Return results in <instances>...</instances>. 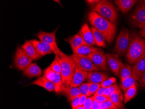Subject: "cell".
Wrapping results in <instances>:
<instances>
[{
  "mask_svg": "<svg viewBox=\"0 0 145 109\" xmlns=\"http://www.w3.org/2000/svg\"><path fill=\"white\" fill-rule=\"evenodd\" d=\"M93 99L97 101L99 103L102 104L104 103L105 101H106L107 100H109V97H107L105 95H93Z\"/></svg>",
  "mask_w": 145,
  "mask_h": 109,
  "instance_id": "36",
  "label": "cell"
},
{
  "mask_svg": "<svg viewBox=\"0 0 145 109\" xmlns=\"http://www.w3.org/2000/svg\"><path fill=\"white\" fill-rule=\"evenodd\" d=\"M30 41L41 56H44L54 52L51 47L47 43L36 40H32Z\"/></svg>",
  "mask_w": 145,
  "mask_h": 109,
  "instance_id": "16",
  "label": "cell"
},
{
  "mask_svg": "<svg viewBox=\"0 0 145 109\" xmlns=\"http://www.w3.org/2000/svg\"><path fill=\"white\" fill-rule=\"evenodd\" d=\"M106 88L104 87H101V88L99 89L98 90H97L96 93L94 94V95H101V96H102V95H104V93H105V91L106 90Z\"/></svg>",
  "mask_w": 145,
  "mask_h": 109,
  "instance_id": "41",
  "label": "cell"
},
{
  "mask_svg": "<svg viewBox=\"0 0 145 109\" xmlns=\"http://www.w3.org/2000/svg\"><path fill=\"white\" fill-rule=\"evenodd\" d=\"M31 84L42 87L49 92L52 91L55 89L54 84L43 77L37 78L35 80L32 82Z\"/></svg>",
  "mask_w": 145,
  "mask_h": 109,
  "instance_id": "21",
  "label": "cell"
},
{
  "mask_svg": "<svg viewBox=\"0 0 145 109\" xmlns=\"http://www.w3.org/2000/svg\"><path fill=\"white\" fill-rule=\"evenodd\" d=\"M92 11L97 12L103 18L116 24L118 19V15L115 7L109 1H100L92 9Z\"/></svg>",
  "mask_w": 145,
  "mask_h": 109,
  "instance_id": "4",
  "label": "cell"
},
{
  "mask_svg": "<svg viewBox=\"0 0 145 109\" xmlns=\"http://www.w3.org/2000/svg\"><path fill=\"white\" fill-rule=\"evenodd\" d=\"M23 73L27 77L33 78L41 76L42 71L36 64L31 63L24 70Z\"/></svg>",
  "mask_w": 145,
  "mask_h": 109,
  "instance_id": "20",
  "label": "cell"
},
{
  "mask_svg": "<svg viewBox=\"0 0 145 109\" xmlns=\"http://www.w3.org/2000/svg\"><path fill=\"white\" fill-rule=\"evenodd\" d=\"M140 35L142 37L145 38V25H144L141 28L140 30Z\"/></svg>",
  "mask_w": 145,
  "mask_h": 109,
  "instance_id": "44",
  "label": "cell"
},
{
  "mask_svg": "<svg viewBox=\"0 0 145 109\" xmlns=\"http://www.w3.org/2000/svg\"><path fill=\"white\" fill-rule=\"evenodd\" d=\"M137 91V83L124 92V103L126 104L136 96Z\"/></svg>",
  "mask_w": 145,
  "mask_h": 109,
  "instance_id": "28",
  "label": "cell"
},
{
  "mask_svg": "<svg viewBox=\"0 0 145 109\" xmlns=\"http://www.w3.org/2000/svg\"><path fill=\"white\" fill-rule=\"evenodd\" d=\"M100 0H87L86 2L91 6V7L93 8L99 2H100Z\"/></svg>",
  "mask_w": 145,
  "mask_h": 109,
  "instance_id": "43",
  "label": "cell"
},
{
  "mask_svg": "<svg viewBox=\"0 0 145 109\" xmlns=\"http://www.w3.org/2000/svg\"><path fill=\"white\" fill-rule=\"evenodd\" d=\"M108 65L115 76H118L120 68L122 63L119 55L116 53H107L106 54Z\"/></svg>",
  "mask_w": 145,
  "mask_h": 109,
  "instance_id": "12",
  "label": "cell"
},
{
  "mask_svg": "<svg viewBox=\"0 0 145 109\" xmlns=\"http://www.w3.org/2000/svg\"><path fill=\"white\" fill-rule=\"evenodd\" d=\"M22 47L33 60L38 59L42 57L30 41H25L24 44L22 45Z\"/></svg>",
  "mask_w": 145,
  "mask_h": 109,
  "instance_id": "17",
  "label": "cell"
},
{
  "mask_svg": "<svg viewBox=\"0 0 145 109\" xmlns=\"http://www.w3.org/2000/svg\"><path fill=\"white\" fill-rule=\"evenodd\" d=\"M43 77L54 84L55 87V91L57 92H62L66 87L63 83L61 74L52 71L49 66L44 71Z\"/></svg>",
  "mask_w": 145,
  "mask_h": 109,
  "instance_id": "10",
  "label": "cell"
},
{
  "mask_svg": "<svg viewBox=\"0 0 145 109\" xmlns=\"http://www.w3.org/2000/svg\"><path fill=\"white\" fill-rule=\"evenodd\" d=\"M143 2H144V3H145V1H143Z\"/></svg>",
  "mask_w": 145,
  "mask_h": 109,
  "instance_id": "46",
  "label": "cell"
},
{
  "mask_svg": "<svg viewBox=\"0 0 145 109\" xmlns=\"http://www.w3.org/2000/svg\"><path fill=\"white\" fill-rule=\"evenodd\" d=\"M115 4L119 8L123 14H126L138 2L135 0H115Z\"/></svg>",
  "mask_w": 145,
  "mask_h": 109,
  "instance_id": "19",
  "label": "cell"
},
{
  "mask_svg": "<svg viewBox=\"0 0 145 109\" xmlns=\"http://www.w3.org/2000/svg\"><path fill=\"white\" fill-rule=\"evenodd\" d=\"M120 89L119 87L118 86V85L116 83H115L114 85L106 88V90H105L104 95L107 96V97H109L110 95L112 93L114 92L115 91H117V90H120Z\"/></svg>",
  "mask_w": 145,
  "mask_h": 109,
  "instance_id": "31",
  "label": "cell"
},
{
  "mask_svg": "<svg viewBox=\"0 0 145 109\" xmlns=\"http://www.w3.org/2000/svg\"><path fill=\"white\" fill-rule=\"evenodd\" d=\"M66 40L69 42L72 49V52L81 46L85 45L83 38L79 33L72 36L70 37Z\"/></svg>",
  "mask_w": 145,
  "mask_h": 109,
  "instance_id": "22",
  "label": "cell"
},
{
  "mask_svg": "<svg viewBox=\"0 0 145 109\" xmlns=\"http://www.w3.org/2000/svg\"><path fill=\"white\" fill-rule=\"evenodd\" d=\"M78 33L83 38L85 45L92 46L96 45L93 34L88 24H84Z\"/></svg>",
  "mask_w": 145,
  "mask_h": 109,
  "instance_id": "13",
  "label": "cell"
},
{
  "mask_svg": "<svg viewBox=\"0 0 145 109\" xmlns=\"http://www.w3.org/2000/svg\"><path fill=\"white\" fill-rule=\"evenodd\" d=\"M88 97L87 95H82V94L80 95V100H79V106H83L84 105V104L86 100H87Z\"/></svg>",
  "mask_w": 145,
  "mask_h": 109,
  "instance_id": "40",
  "label": "cell"
},
{
  "mask_svg": "<svg viewBox=\"0 0 145 109\" xmlns=\"http://www.w3.org/2000/svg\"></svg>",
  "mask_w": 145,
  "mask_h": 109,
  "instance_id": "47",
  "label": "cell"
},
{
  "mask_svg": "<svg viewBox=\"0 0 145 109\" xmlns=\"http://www.w3.org/2000/svg\"><path fill=\"white\" fill-rule=\"evenodd\" d=\"M137 83V80L133 76L128 78L121 80L120 88L123 91H125L127 89L135 85Z\"/></svg>",
  "mask_w": 145,
  "mask_h": 109,
  "instance_id": "29",
  "label": "cell"
},
{
  "mask_svg": "<svg viewBox=\"0 0 145 109\" xmlns=\"http://www.w3.org/2000/svg\"><path fill=\"white\" fill-rule=\"evenodd\" d=\"M86 56L96 67L101 70H109L107 57L103 51L96 52Z\"/></svg>",
  "mask_w": 145,
  "mask_h": 109,
  "instance_id": "11",
  "label": "cell"
},
{
  "mask_svg": "<svg viewBox=\"0 0 145 109\" xmlns=\"http://www.w3.org/2000/svg\"><path fill=\"white\" fill-rule=\"evenodd\" d=\"M62 93L65 94L70 101H71L76 96L81 95L78 87H66L62 92Z\"/></svg>",
  "mask_w": 145,
  "mask_h": 109,
  "instance_id": "25",
  "label": "cell"
},
{
  "mask_svg": "<svg viewBox=\"0 0 145 109\" xmlns=\"http://www.w3.org/2000/svg\"><path fill=\"white\" fill-rule=\"evenodd\" d=\"M109 78L106 73L98 71H93L88 73L86 80L87 83L101 84L104 80Z\"/></svg>",
  "mask_w": 145,
  "mask_h": 109,
  "instance_id": "14",
  "label": "cell"
},
{
  "mask_svg": "<svg viewBox=\"0 0 145 109\" xmlns=\"http://www.w3.org/2000/svg\"><path fill=\"white\" fill-rule=\"evenodd\" d=\"M91 31L93 34L94 40L96 45L98 46L106 47V44L105 42V39L103 35L99 31L95 29L93 27L90 28Z\"/></svg>",
  "mask_w": 145,
  "mask_h": 109,
  "instance_id": "27",
  "label": "cell"
},
{
  "mask_svg": "<svg viewBox=\"0 0 145 109\" xmlns=\"http://www.w3.org/2000/svg\"><path fill=\"white\" fill-rule=\"evenodd\" d=\"M89 86V83H83L79 86V88L80 94L87 96L88 93Z\"/></svg>",
  "mask_w": 145,
  "mask_h": 109,
  "instance_id": "35",
  "label": "cell"
},
{
  "mask_svg": "<svg viewBox=\"0 0 145 109\" xmlns=\"http://www.w3.org/2000/svg\"><path fill=\"white\" fill-rule=\"evenodd\" d=\"M72 56L74 60L76 66L83 71L88 73L101 70L95 66L86 56L78 54H73Z\"/></svg>",
  "mask_w": 145,
  "mask_h": 109,
  "instance_id": "9",
  "label": "cell"
},
{
  "mask_svg": "<svg viewBox=\"0 0 145 109\" xmlns=\"http://www.w3.org/2000/svg\"><path fill=\"white\" fill-rule=\"evenodd\" d=\"M126 56L128 62L134 65L145 58V40L139 34L133 32L129 36Z\"/></svg>",
  "mask_w": 145,
  "mask_h": 109,
  "instance_id": "2",
  "label": "cell"
},
{
  "mask_svg": "<svg viewBox=\"0 0 145 109\" xmlns=\"http://www.w3.org/2000/svg\"><path fill=\"white\" fill-rule=\"evenodd\" d=\"M130 23L133 26L141 28L145 25V3L140 1L131 15Z\"/></svg>",
  "mask_w": 145,
  "mask_h": 109,
  "instance_id": "6",
  "label": "cell"
},
{
  "mask_svg": "<svg viewBox=\"0 0 145 109\" xmlns=\"http://www.w3.org/2000/svg\"><path fill=\"white\" fill-rule=\"evenodd\" d=\"M137 81L142 87L145 88V71L140 75Z\"/></svg>",
  "mask_w": 145,
  "mask_h": 109,
  "instance_id": "39",
  "label": "cell"
},
{
  "mask_svg": "<svg viewBox=\"0 0 145 109\" xmlns=\"http://www.w3.org/2000/svg\"><path fill=\"white\" fill-rule=\"evenodd\" d=\"M101 104L99 103L98 102L93 99L92 109H101Z\"/></svg>",
  "mask_w": 145,
  "mask_h": 109,
  "instance_id": "42",
  "label": "cell"
},
{
  "mask_svg": "<svg viewBox=\"0 0 145 109\" xmlns=\"http://www.w3.org/2000/svg\"><path fill=\"white\" fill-rule=\"evenodd\" d=\"M116 82V79L115 77H111L107 79L106 80H104L101 83V87H108L112 85H114Z\"/></svg>",
  "mask_w": 145,
  "mask_h": 109,
  "instance_id": "33",
  "label": "cell"
},
{
  "mask_svg": "<svg viewBox=\"0 0 145 109\" xmlns=\"http://www.w3.org/2000/svg\"><path fill=\"white\" fill-rule=\"evenodd\" d=\"M118 76H119L121 80L133 77L132 68L129 65L122 63L120 68Z\"/></svg>",
  "mask_w": 145,
  "mask_h": 109,
  "instance_id": "24",
  "label": "cell"
},
{
  "mask_svg": "<svg viewBox=\"0 0 145 109\" xmlns=\"http://www.w3.org/2000/svg\"><path fill=\"white\" fill-rule=\"evenodd\" d=\"M93 96L92 97H88L87 100L84 104V106L85 109H92V105L93 102Z\"/></svg>",
  "mask_w": 145,
  "mask_h": 109,
  "instance_id": "37",
  "label": "cell"
},
{
  "mask_svg": "<svg viewBox=\"0 0 145 109\" xmlns=\"http://www.w3.org/2000/svg\"><path fill=\"white\" fill-rule=\"evenodd\" d=\"M88 19L92 27L103 35L107 43H111L116 33V25L94 11L89 13Z\"/></svg>",
  "mask_w": 145,
  "mask_h": 109,
  "instance_id": "1",
  "label": "cell"
},
{
  "mask_svg": "<svg viewBox=\"0 0 145 109\" xmlns=\"http://www.w3.org/2000/svg\"><path fill=\"white\" fill-rule=\"evenodd\" d=\"M109 99L117 109H125L123 103V95L120 89L112 93L109 96Z\"/></svg>",
  "mask_w": 145,
  "mask_h": 109,
  "instance_id": "18",
  "label": "cell"
},
{
  "mask_svg": "<svg viewBox=\"0 0 145 109\" xmlns=\"http://www.w3.org/2000/svg\"><path fill=\"white\" fill-rule=\"evenodd\" d=\"M101 87V84L97 83H89V86L88 93L87 96L89 97L90 96L95 94L99 89Z\"/></svg>",
  "mask_w": 145,
  "mask_h": 109,
  "instance_id": "30",
  "label": "cell"
},
{
  "mask_svg": "<svg viewBox=\"0 0 145 109\" xmlns=\"http://www.w3.org/2000/svg\"><path fill=\"white\" fill-rule=\"evenodd\" d=\"M77 109H85L84 108V106H80Z\"/></svg>",
  "mask_w": 145,
  "mask_h": 109,
  "instance_id": "45",
  "label": "cell"
},
{
  "mask_svg": "<svg viewBox=\"0 0 145 109\" xmlns=\"http://www.w3.org/2000/svg\"><path fill=\"white\" fill-rule=\"evenodd\" d=\"M55 59L60 63L61 74L63 84L67 87L70 86L76 65L72 55H67L63 52L56 55Z\"/></svg>",
  "mask_w": 145,
  "mask_h": 109,
  "instance_id": "3",
  "label": "cell"
},
{
  "mask_svg": "<svg viewBox=\"0 0 145 109\" xmlns=\"http://www.w3.org/2000/svg\"><path fill=\"white\" fill-rule=\"evenodd\" d=\"M99 51H103L99 48L94 47L92 46L83 45L73 51V53H74L73 54H78L80 55L87 56L91 53Z\"/></svg>",
  "mask_w": 145,
  "mask_h": 109,
  "instance_id": "23",
  "label": "cell"
},
{
  "mask_svg": "<svg viewBox=\"0 0 145 109\" xmlns=\"http://www.w3.org/2000/svg\"><path fill=\"white\" fill-rule=\"evenodd\" d=\"M101 109H117L116 106L111 101L107 100L101 104Z\"/></svg>",
  "mask_w": 145,
  "mask_h": 109,
  "instance_id": "34",
  "label": "cell"
},
{
  "mask_svg": "<svg viewBox=\"0 0 145 109\" xmlns=\"http://www.w3.org/2000/svg\"><path fill=\"white\" fill-rule=\"evenodd\" d=\"M58 28V27L52 32H46L40 30L36 34L37 37L40 41L47 43L51 47L54 53H55L56 55L61 52L58 47L55 38V34Z\"/></svg>",
  "mask_w": 145,
  "mask_h": 109,
  "instance_id": "8",
  "label": "cell"
},
{
  "mask_svg": "<svg viewBox=\"0 0 145 109\" xmlns=\"http://www.w3.org/2000/svg\"><path fill=\"white\" fill-rule=\"evenodd\" d=\"M133 77L137 81L140 75L145 71V58L142 59L132 68Z\"/></svg>",
  "mask_w": 145,
  "mask_h": 109,
  "instance_id": "26",
  "label": "cell"
},
{
  "mask_svg": "<svg viewBox=\"0 0 145 109\" xmlns=\"http://www.w3.org/2000/svg\"><path fill=\"white\" fill-rule=\"evenodd\" d=\"M32 61L33 60L27 55L22 48L18 47L14 59V64L16 68L20 71H23Z\"/></svg>",
  "mask_w": 145,
  "mask_h": 109,
  "instance_id": "7",
  "label": "cell"
},
{
  "mask_svg": "<svg viewBox=\"0 0 145 109\" xmlns=\"http://www.w3.org/2000/svg\"><path fill=\"white\" fill-rule=\"evenodd\" d=\"M50 69L55 72V73H61V67H60V65L58 61L57 60V59H54L53 62L51 63L50 65L49 66Z\"/></svg>",
  "mask_w": 145,
  "mask_h": 109,
  "instance_id": "32",
  "label": "cell"
},
{
  "mask_svg": "<svg viewBox=\"0 0 145 109\" xmlns=\"http://www.w3.org/2000/svg\"><path fill=\"white\" fill-rule=\"evenodd\" d=\"M80 95L76 96L71 101V105L72 109H77V108L80 106L79 100H80Z\"/></svg>",
  "mask_w": 145,
  "mask_h": 109,
  "instance_id": "38",
  "label": "cell"
},
{
  "mask_svg": "<svg viewBox=\"0 0 145 109\" xmlns=\"http://www.w3.org/2000/svg\"><path fill=\"white\" fill-rule=\"evenodd\" d=\"M88 74V72L83 71L76 66L70 87H78L80 86L87 78Z\"/></svg>",
  "mask_w": 145,
  "mask_h": 109,
  "instance_id": "15",
  "label": "cell"
},
{
  "mask_svg": "<svg viewBox=\"0 0 145 109\" xmlns=\"http://www.w3.org/2000/svg\"><path fill=\"white\" fill-rule=\"evenodd\" d=\"M129 32L128 29L123 28L118 36L113 52L120 56H123L127 51L129 44Z\"/></svg>",
  "mask_w": 145,
  "mask_h": 109,
  "instance_id": "5",
  "label": "cell"
}]
</instances>
